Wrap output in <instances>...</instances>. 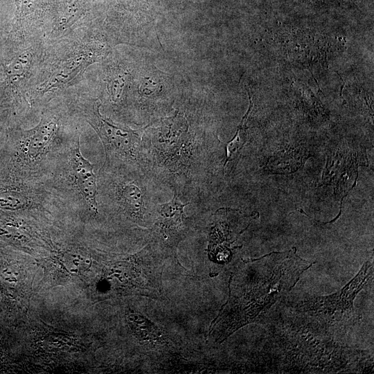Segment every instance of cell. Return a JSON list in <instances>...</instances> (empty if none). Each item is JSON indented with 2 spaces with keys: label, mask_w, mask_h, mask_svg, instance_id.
I'll return each mask as SVG.
<instances>
[{
  "label": "cell",
  "mask_w": 374,
  "mask_h": 374,
  "mask_svg": "<svg viewBox=\"0 0 374 374\" xmlns=\"http://www.w3.org/2000/svg\"><path fill=\"white\" fill-rule=\"evenodd\" d=\"M91 0H55L53 24L57 29L65 30L86 15Z\"/></svg>",
  "instance_id": "9"
},
{
  "label": "cell",
  "mask_w": 374,
  "mask_h": 374,
  "mask_svg": "<svg viewBox=\"0 0 374 374\" xmlns=\"http://www.w3.org/2000/svg\"><path fill=\"white\" fill-rule=\"evenodd\" d=\"M103 46L93 42H75L59 59L53 61L47 75L42 78L30 96H44L68 87L103 55Z\"/></svg>",
  "instance_id": "3"
},
{
  "label": "cell",
  "mask_w": 374,
  "mask_h": 374,
  "mask_svg": "<svg viewBox=\"0 0 374 374\" xmlns=\"http://www.w3.org/2000/svg\"><path fill=\"white\" fill-rule=\"evenodd\" d=\"M250 102H251V105H250L249 109L248 112H247V114L243 117L238 128L235 135L232 139V140L230 141L227 143L226 146V156L225 159V162L224 163V170L228 163L231 162L238 158L241 149L243 148L245 143L246 137H245V132L244 130V125L246 122L247 118L249 115V113L250 112L251 109L252 103H251V100H250Z\"/></svg>",
  "instance_id": "11"
},
{
  "label": "cell",
  "mask_w": 374,
  "mask_h": 374,
  "mask_svg": "<svg viewBox=\"0 0 374 374\" xmlns=\"http://www.w3.org/2000/svg\"><path fill=\"white\" fill-rule=\"evenodd\" d=\"M6 42V53L0 58V91L14 100L26 98L39 56L36 45L21 47V42Z\"/></svg>",
  "instance_id": "4"
},
{
  "label": "cell",
  "mask_w": 374,
  "mask_h": 374,
  "mask_svg": "<svg viewBox=\"0 0 374 374\" xmlns=\"http://www.w3.org/2000/svg\"><path fill=\"white\" fill-rule=\"evenodd\" d=\"M89 253L83 249H72L63 256V263L67 271L73 274L85 271L91 265Z\"/></svg>",
  "instance_id": "10"
},
{
  "label": "cell",
  "mask_w": 374,
  "mask_h": 374,
  "mask_svg": "<svg viewBox=\"0 0 374 374\" xmlns=\"http://www.w3.org/2000/svg\"><path fill=\"white\" fill-rule=\"evenodd\" d=\"M100 169L99 184L104 197L119 213L135 222H143L154 213L145 179V173L139 168L114 166Z\"/></svg>",
  "instance_id": "2"
},
{
  "label": "cell",
  "mask_w": 374,
  "mask_h": 374,
  "mask_svg": "<svg viewBox=\"0 0 374 374\" xmlns=\"http://www.w3.org/2000/svg\"><path fill=\"white\" fill-rule=\"evenodd\" d=\"M69 159V179L75 192L91 211L98 213V186L94 166L82 154L79 135L70 148Z\"/></svg>",
  "instance_id": "7"
},
{
  "label": "cell",
  "mask_w": 374,
  "mask_h": 374,
  "mask_svg": "<svg viewBox=\"0 0 374 374\" xmlns=\"http://www.w3.org/2000/svg\"><path fill=\"white\" fill-rule=\"evenodd\" d=\"M98 98L84 100L83 117L98 135L105 152L103 166H130L144 169L143 131L114 123L100 112Z\"/></svg>",
  "instance_id": "1"
},
{
  "label": "cell",
  "mask_w": 374,
  "mask_h": 374,
  "mask_svg": "<svg viewBox=\"0 0 374 374\" xmlns=\"http://www.w3.org/2000/svg\"><path fill=\"white\" fill-rule=\"evenodd\" d=\"M60 127L58 116L46 112L42 114L36 126L19 132L17 143V155L21 164L30 172L35 171L52 151Z\"/></svg>",
  "instance_id": "5"
},
{
  "label": "cell",
  "mask_w": 374,
  "mask_h": 374,
  "mask_svg": "<svg viewBox=\"0 0 374 374\" xmlns=\"http://www.w3.org/2000/svg\"><path fill=\"white\" fill-rule=\"evenodd\" d=\"M189 203H182L178 193L164 204H157L154 219V230L166 244L175 247L186 235L189 219L186 216L184 208Z\"/></svg>",
  "instance_id": "8"
},
{
  "label": "cell",
  "mask_w": 374,
  "mask_h": 374,
  "mask_svg": "<svg viewBox=\"0 0 374 374\" xmlns=\"http://www.w3.org/2000/svg\"><path fill=\"white\" fill-rule=\"evenodd\" d=\"M15 11L8 41L24 42L52 21L54 0H15Z\"/></svg>",
  "instance_id": "6"
}]
</instances>
